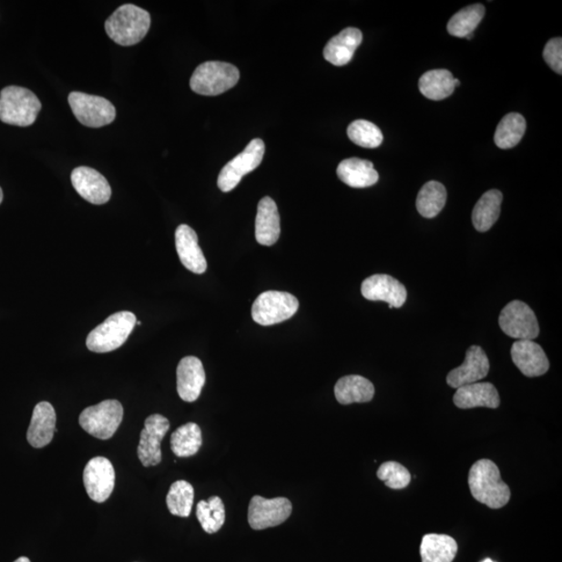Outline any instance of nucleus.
<instances>
[{
    "mask_svg": "<svg viewBox=\"0 0 562 562\" xmlns=\"http://www.w3.org/2000/svg\"><path fill=\"white\" fill-rule=\"evenodd\" d=\"M469 486L474 499L492 509L505 507L512 496L497 465L490 459H480L472 465Z\"/></svg>",
    "mask_w": 562,
    "mask_h": 562,
    "instance_id": "f257e3e1",
    "label": "nucleus"
},
{
    "mask_svg": "<svg viewBox=\"0 0 562 562\" xmlns=\"http://www.w3.org/2000/svg\"><path fill=\"white\" fill-rule=\"evenodd\" d=\"M151 24L150 15L140 6L123 5L106 21L109 38L121 46H133L148 35Z\"/></svg>",
    "mask_w": 562,
    "mask_h": 562,
    "instance_id": "f03ea898",
    "label": "nucleus"
},
{
    "mask_svg": "<svg viewBox=\"0 0 562 562\" xmlns=\"http://www.w3.org/2000/svg\"><path fill=\"white\" fill-rule=\"evenodd\" d=\"M41 108L39 98L26 87L9 86L0 92V121L10 126H32Z\"/></svg>",
    "mask_w": 562,
    "mask_h": 562,
    "instance_id": "7ed1b4c3",
    "label": "nucleus"
},
{
    "mask_svg": "<svg viewBox=\"0 0 562 562\" xmlns=\"http://www.w3.org/2000/svg\"><path fill=\"white\" fill-rule=\"evenodd\" d=\"M137 323L133 312H119L109 316L87 335V347L92 353H107L127 342Z\"/></svg>",
    "mask_w": 562,
    "mask_h": 562,
    "instance_id": "20e7f679",
    "label": "nucleus"
},
{
    "mask_svg": "<svg viewBox=\"0 0 562 562\" xmlns=\"http://www.w3.org/2000/svg\"><path fill=\"white\" fill-rule=\"evenodd\" d=\"M240 79L236 66L224 62H206L196 68L189 80L191 89L204 97H217L235 87Z\"/></svg>",
    "mask_w": 562,
    "mask_h": 562,
    "instance_id": "39448f33",
    "label": "nucleus"
},
{
    "mask_svg": "<svg viewBox=\"0 0 562 562\" xmlns=\"http://www.w3.org/2000/svg\"><path fill=\"white\" fill-rule=\"evenodd\" d=\"M123 420V406L117 400L102 401L99 404L87 407L79 415V425L97 439H111Z\"/></svg>",
    "mask_w": 562,
    "mask_h": 562,
    "instance_id": "423d86ee",
    "label": "nucleus"
},
{
    "mask_svg": "<svg viewBox=\"0 0 562 562\" xmlns=\"http://www.w3.org/2000/svg\"><path fill=\"white\" fill-rule=\"evenodd\" d=\"M299 309L298 299L286 291H267L254 301L252 319L262 326L284 322L293 317Z\"/></svg>",
    "mask_w": 562,
    "mask_h": 562,
    "instance_id": "0eeeda50",
    "label": "nucleus"
},
{
    "mask_svg": "<svg viewBox=\"0 0 562 562\" xmlns=\"http://www.w3.org/2000/svg\"><path fill=\"white\" fill-rule=\"evenodd\" d=\"M73 114L79 123L92 128L108 126L116 118V108L111 101L93 95L72 92L68 97Z\"/></svg>",
    "mask_w": 562,
    "mask_h": 562,
    "instance_id": "6e6552de",
    "label": "nucleus"
},
{
    "mask_svg": "<svg viewBox=\"0 0 562 562\" xmlns=\"http://www.w3.org/2000/svg\"><path fill=\"white\" fill-rule=\"evenodd\" d=\"M265 143L254 138L235 158L223 167L218 178V187L222 192L232 191L246 174L252 172L261 165L265 155Z\"/></svg>",
    "mask_w": 562,
    "mask_h": 562,
    "instance_id": "1a4fd4ad",
    "label": "nucleus"
},
{
    "mask_svg": "<svg viewBox=\"0 0 562 562\" xmlns=\"http://www.w3.org/2000/svg\"><path fill=\"white\" fill-rule=\"evenodd\" d=\"M499 325L503 332L516 341H534L538 337V321L530 306L520 301L508 303L502 310Z\"/></svg>",
    "mask_w": 562,
    "mask_h": 562,
    "instance_id": "9d476101",
    "label": "nucleus"
},
{
    "mask_svg": "<svg viewBox=\"0 0 562 562\" xmlns=\"http://www.w3.org/2000/svg\"><path fill=\"white\" fill-rule=\"evenodd\" d=\"M291 509V503L287 498L265 499L254 496L248 508V523L254 530L276 527L289 519Z\"/></svg>",
    "mask_w": 562,
    "mask_h": 562,
    "instance_id": "9b49d317",
    "label": "nucleus"
},
{
    "mask_svg": "<svg viewBox=\"0 0 562 562\" xmlns=\"http://www.w3.org/2000/svg\"><path fill=\"white\" fill-rule=\"evenodd\" d=\"M170 422L162 414H151L145 420L144 429L141 432L140 444L138 446V457L145 466H155L162 462V443Z\"/></svg>",
    "mask_w": 562,
    "mask_h": 562,
    "instance_id": "f8f14e48",
    "label": "nucleus"
},
{
    "mask_svg": "<svg viewBox=\"0 0 562 562\" xmlns=\"http://www.w3.org/2000/svg\"><path fill=\"white\" fill-rule=\"evenodd\" d=\"M84 485L89 497L97 503L106 502L115 487L113 464L106 457H94L84 470Z\"/></svg>",
    "mask_w": 562,
    "mask_h": 562,
    "instance_id": "ddd939ff",
    "label": "nucleus"
},
{
    "mask_svg": "<svg viewBox=\"0 0 562 562\" xmlns=\"http://www.w3.org/2000/svg\"><path fill=\"white\" fill-rule=\"evenodd\" d=\"M362 294L367 301H384L390 309L403 308L407 299V291L396 279L386 274H375L362 283Z\"/></svg>",
    "mask_w": 562,
    "mask_h": 562,
    "instance_id": "4468645a",
    "label": "nucleus"
},
{
    "mask_svg": "<svg viewBox=\"0 0 562 562\" xmlns=\"http://www.w3.org/2000/svg\"><path fill=\"white\" fill-rule=\"evenodd\" d=\"M71 182L77 192L87 202L100 206L111 199V186L104 175L92 168H76L71 173Z\"/></svg>",
    "mask_w": 562,
    "mask_h": 562,
    "instance_id": "2eb2a0df",
    "label": "nucleus"
},
{
    "mask_svg": "<svg viewBox=\"0 0 562 562\" xmlns=\"http://www.w3.org/2000/svg\"><path fill=\"white\" fill-rule=\"evenodd\" d=\"M490 372V361L484 349L479 346H471L465 353V360L462 366L449 372L447 383L451 388L458 389L461 386L483 381Z\"/></svg>",
    "mask_w": 562,
    "mask_h": 562,
    "instance_id": "dca6fc26",
    "label": "nucleus"
},
{
    "mask_svg": "<svg viewBox=\"0 0 562 562\" xmlns=\"http://www.w3.org/2000/svg\"><path fill=\"white\" fill-rule=\"evenodd\" d=\"M516 368L525 376L538 377L548 372L550 363L544 349L534 341L521 340L514 342L510 350Z\"/></svg>",
    "mask_w": 562,
    "mask_h": 562,
    "instance_id": "f3484780",
    "label": "nucleus"
},
{
    "mask_svg": "<svg viewBox=\"0 0 562 562\" xmlns=\"http://www.w3.org/2000/svg\"><path fill=\"white\" fill-rule=\"evenodd\" d=\"M177 376L179 397L186 403H194L206 384V372L201 361L195 356L184 357L179 363Z\"/></svg>",
    "mask_w": 562,
    "mask_h": 562,
    "instance_id": "a211bd4d",
    "label": "nucleus"
},
{
    "mask_svg": "<svg viewBox=\"0 0 562 562\" xmlns=\"http://www.w3.org/2000/svg\"><path fill=\"white\" fill-rule=\"evenodd\" d=\"M175 246L181 261L189 271L203 274L207 271L208 262L199 245V237L189 225L181 224L175 231Z\"/></svg>",
    "mask_w": 562,
    "mask_h": 562,
    "instance_id": "6ab92c4d",
    "label": "nucleus"
},
{
    "mask_svg": "<svg viewBox=\"0 0 562 562\" xmlns=\"http://www.w3.org/2000/svg\"><path fill=\"white\" fill-rule=\"evenodd\" d=\"M56 414L49 403H40L34 408L31 424L27 430V442L32 447H46L54 439Z\"/></svg>",
    "mask_w": 562,
    "mask_h": 562,
    "instance_id": "aec40b11",
    "label": "nucleus"
},
{
    "mask_svg": "<svg viewBox=\"0 0 562 562\" xmlns=\"http://www.w3.org/2000/svg\"><path fill=\"white\" fill-rule=\"evenodd\" d=\"M455 404L462 410L475 407L498 408L499 393L491 383H475L458 388L454 397Z\"/></svg>",
    "mask_w": 562,
    "mask_h": 562,
    "instance_id": "412c9836",
    "label": "nucleus"
},
{
    "mask_svg": "<svg viewBox=\"0 0 562 562\" xmlns=\"http://www.w3.org/2000/svg\"><path fill=\"white\" fill-rule=\"evenodd\" d=\"M281 236V217L276 203L270 197H264L258 207L255 219V238L262 246H272Z\"/></svg>",
    "mask_w": 562,
    "mask_h": 562,
    "instance_id": "4be33fe9",
    "label": "nucleus"
},
{
    "mask_svg": "<svg viewBox=\"0 0 562 562\" xmlns=\"http://www.w3.org/2000/svg\"><path fill=\"white\" fill-rule=\"evenodd\" d=\"M363 41V34L359 28L347 27L334 36L324 48L325 60L334 66H344L353 60L355 50Z\"/></svg>",
    "mask_w": 562,
    "mask_h": 562,
    "instance_id": "5701e85b",
    "label": "nucleus"
},
{
    "mask_svg": "<svg viewBox=\"0 0 562 562\" xmlns=\"http://www.w3.org/2000/svg\"><path fill=\"white\" fill-rule=\"evenodd\" d=\"M334 395L342 405L370 403L375 395L373 383L360 375L342 377L334 386Z\"/></svg>",
    "mask_w": 562,
    "mask_h": 562,
    "instance_id": "b1692460",
    "label": "nucleus"
},
{
    "mask_svg": "<svg viewBox=\"0 0 562 562\" xmlns=\"http://www.w3.org/2000/svg\"><path fill=\"white\" fill-rule=\"evenodd\" d=\"M337 173L344 184L356 189L374 186L379 179L373 164L369 160L357 158L342 160Z\"/></svg>",
    "mask_w": 562,
    "mask_h": 562,
    "instance_id": "393cba45",
    "label": "nucleus"
},
{
    "mask_svg": "<svg viewBox=\"0 0 562 562\" xmlns=\"http://www.w3.org/2000/svg\"><path fill=\"white\" fill-rule=\"evenodd\" d=\"M503 195L498 189H490L478 200L473 209L472 222L479 232L490 230L498 221Z\"/></svg>",
    "mask_w": 562,
    "mask_h": 562,
    "instance_id": "a878e982",
    "label": "nucleus"
},
{
    "mask_svg": "<svg viewBox=\"0 0 562 562\" xmlns=\"http://www.w3.org/2000/svg\"><path fill=\"white\" fill-rule=\"evenodd\" d=\"M455 77L446 69L430 70L419 80L420 92L428 99L443 100L455 90Z\"/></svg>",
    "mask_w": 562,
    "mask_h": 562,
    "instance_id": "bb28decb",
    "label": "nucleus"
},
{
    "mask_svg": "<svg viewBox=\"0 0 562 562\" xmlns=\"http://www.w3.org/2000/svg\"><path fill=\"white\" fill-rule=\"evenodd\" d=\"M457 543L446 535H426L422 539V562H452L456 557Z\"/></svg>",
    "mask_w": 562,
    "mask_h": 562,
    "instance_id": "cd10ccee",
    "label": "nucleus"
},
{
    "mask_svg": "<svg viewBox=\"0 0 562 562\" xmlns=\"http://www.w3.org/2000/svg\"><path fill=\"white\" fill-rule=\"evenodd\" d=\"M447 201L446 188L439 181H428L417 197V209L421 216L432 219L439 215Z\"/></svg>",
    "mask_w": 562,
    "mask_h": 562,
    "instance_id": "c85d7f7f",
    "label": "nucleus"
},
{
    "mask_svg": "<svg viewBox=\"0 0 562 562\" xmlns=\"http://www.w3.org/2000/svg\"><path fill=\"white\" fill-rule=\"evenodd\" d=\"M526 131V120L521 114H507L498 124L495 133V143L501 149L515 148Z\"/></svg>",
    "mask_w": 562,
    "mask_h": 562,
    "instance_id": "c756f323",
    "label": "nucleus"
},
{
    "mask_svg": "<svg viewBox=\"0 0 562 562\" xmlns=\"http://www.w3.org/2000/svg\"><path fill=\"white\" fill-rule=\"evenodd\" d=\"M171 449L178 457L193 456L202 444L201 429L195 423H187L171 435Z\"/></svg>",
    "mask_w": 562,
    "mask_h": 562,
    "instance_id": "7c9ffc66",
    "label": "nucleus"
},
{
    "mask_svg": "<svg viewBox=\"0 0 562 562\" xmlns=\"http://www.w3.org/2000/svg\"><path fill=\"white\" fill-rule=\"evenodd\" d=\"M485 15V7L483 5L476 4L464 7L449 20L448 33L457 38H466L469 35H473Z\"/></svg>",
    "mask_w": 562,
    "mask_h": 562,
    "instance_id": "2f4dec72",
    "label": "nucleus"
},
{
    "mask_svg": "<svg viewBox=\"0 0 562 562\" xmlns=\"http://www.w3.org/2000/svg\"><path fill=\"white\" fill-rule=\"evenodd\" d=\"M196 516L207 534H216L225 522V507L222 500L215 496L209 501H200L197 505Z\"/></svg>",
    "mask_w": 562,
    "mask_h": 562,
    "instance_id": "473e14b6",
    "label": "nucleus"
},
{
    "mask_svg": "<svg viewBox=\"0 0 562 562\" xmlns=\"http://www.w3.org/2000/svg\"><path fill=\"white\" fill-rule=\"evenodd\" d=\"M167 507L173 516L188 517L194 503V488L185 480L174 483L167 495Z\"/></svg>",
    "mask_w": 562,
    "mask_h": 562,
    "instance_id": "72a5a7b5",
    "label": "nucleus"
},
{
    "mask_svg": "<svg viewBox=\"0 0 562 562\" xmlns=\"http://www.w3.org/2000/svg\"><path fill=\"white\" fill-rule=\"evenodd\" d=\"M347 134L354 144L363 148H377L383 141L381 128L367 120H355L347 129Z\"/></svg>",
    "mask_w": 562,
    "mask_h": 562,
    "instance_id": "f704fd0d",
    "label": "nucleus"
},
{
    "mask_svg": "<svg viewBox=\"0 0 562 562\" xmlns=\"http://www.w3.org/2000/svg\"><path fill=\"white\" fill-rule=\"evenodd\" d=\"M377 477L392 490H404L411 484V473L403 465L388 462L379 466Z\"/></svg>",
    "mask_w": 562,
    "mask_h": 562,
    "instance_id": "c9c22d12",
    "label": "nucleus"
},
{
    "mask_svg": "<svg viewBox=\"0 0 562 562\" xmlns=\"http://www.w3.org/2000/svg\"><path fill=\"white\" fill-rule=\"evenodd\" d=\"M544 58L554 71L561 75L562 73V40L554 38L546 44L544 49Z\"/></svg>",
    "mask_w": 562,
    "mask_h": 562,
    "instance_id": "e433bc0d",
    "label": "nucleus"
},
{
    "mask_svg": "<svg viewBox=\"0 0 562 562\" xmlns=\"http://www.w3.org/2000/svg\"><path fill=\"white\" fill-rule=\"evenodd\" d=\"M14 562H31V560H29L27 557H19L17 560H15Z\"/></svg>",
    "mask_w": 562,
    "mask_h": 562,
    "instance_id": "4c0bfd02",
    "label": "nucleus"
},
{
    "mask_svg": "<svg viewBox=\"0 0 562 562\" xmlns=\"http://www.w3.org/2000/svg\"><path fill=\"white\" fill-rule=\"evenodd\" d=\"M3 199H4V193H3L2 188H0V203L3 202Z\"/></svg>",
    "mask_w": 562,
    "mask_h": 562,
    "instance_id": "58836bf2",
    "label": "nucleus"
},
{
    "mask_svg": "<svg viewBox=\"0 0 562 562\" xmlns=\"http://www.w3.org/2000/svg\"><path fill=\"white\" fill-rule=\"evenodd\" d=\"M483 562H495V561H493L492 559H485V561H483Z\"/></svg>",
    "mask_w": 562,
    "mask_h": 562,
    "instance_id": "ea45409f",
    "label": "nucleus"
}]
</instances>
